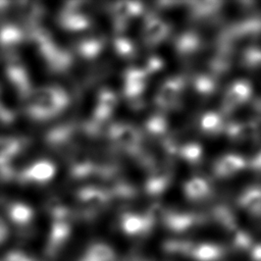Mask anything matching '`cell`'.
Listing matches in <instances>:
<instances>
[{
  "label": "cell",
  "mask_w": 261,
  "mask_h": 261,
  "mask_svg": "<svg viewBox=\"0 0 261 261\" xmlns=\"http://www.w3.org/2000/svg\"><path fill=\"white\" fill-rule=\"evenodd\" d=\"M242 64L249 69L261 68V48H247L242 55Z\"/></svg>",
  "instance_id": "cell-27"
},
{
  "label": "cell",
  "mask_w": 261,
  "mask_h": 261,
  "mask_svg": "<svg viewBox=\"0 0 261 261\" xmlns=\"http://www.w3.org/2000/svg\"><path fill=\"white\" fill-rule=\"evenodd\" d=\"M105 48V40L101 37L93 36L82 39L75 45L76 53L86 60H94L99 57Z\"/></svg>",
  "instance_id": "cell-15"
},
{
  "label": "cell",
  "mask_w": 261,
  "mask_h": 261,
  "mask_svg": "<svg viewBox=\"0 0 261 261\" xmlns=\"http://www.w3.org/2000/svg\"><path fill=\"white\" fill-rule=\"evenodd\" d=\"M114 50L120 57L132 58L136 54L135 44L127 38L122 36H117L114 39Z\"/></svg>",
  "instance_id": "cell-28"
},
{
  "label": "cell",
  "mask_w": 261,
  "mask_h": 261,
  "mask_svg": "<svg viewBox=\"0 0 261 261\" xmlns=\"http://www.w3.org/2000/svg\"><path fill=\"white\" fill-rule=\"evenodd\" d=\"M252 97V87L248 81L239 80L233 82L226 90L222 102L224 112L231 113L241 105L247 103Z\"/></svg>",
  "instance_id": "cell-8"
},
{
  "label": "cell",
  "mask_w": 261,
  "mask_h": 261,
  "mask_svg": "<svg viewBox=\"0 0 261 261\" xmlns=\"http://www.w3.org/2000/svg\"><path fill=\"white\" fill-rule=\"evenodd\" d=\"M84 2H68L60 11L58 24L68 32H84L91 27V18L85 11Z\"/></svg>",
  "instance_id": "cell-4"
},
{
  "label": "cell",
  "mask_w": 261,
  "mask_h": 261,
  "mask_svg": "<svg viewBox=\"0 0 261 261\" xmlns=\"http://www.w3.org/2000/svg\"><path fill=\"white\" fill-rule=\"evenodd\" d=\"M10 214L18 220H24L31 215V208L23 203H12L9 207Z\"/></svg>",
  "instance_id": "cell-30"
},
{
  "label": "cell",
  "mask_w": 261,
  "mask_h": 261,
  "mask_svg": "<svg viewBox=\"0 0 261 261\" xmlns=\"http://www.w3.org/2000/svg\"><path fill=\"white\" fill-rule=\"evenodd\" d=\"M252 112L255 115L254 119L252 120L259 122L261 120V98H257L256 100H254L252 104Z\"/></svg>",
  "instance_id": "cell-34"
},
{
  "label": "cell",
  "mask_w": 261,
  "mask_h": 261,
  "mask_svg": "<svg viewBox=\"0 0 261 261\" xmlns=\"http://www.w3.org/2000/svg\"><path fill=\"white\" fill-rule=\"evenodd\" d=\"M5 74L21 99L28 100L32 96L34 90L29 73L17 54L5 56Z\"/></svg>",
  "instance_id": "cell-3"
},
{
  "label": "cell",
  "mask_w": 261,
  "mask_h": 261,
  "mask_svg": "<svg viewBox=\"0 0 261 261\" xmlns=\"http://www.w3.org/2000/svg\"><path fill=\"white\" fill-rule=\"evenodd\" d=\"M247 165L246 160L239 154H225L221 156L213 165V172L219 178L234 175L243 170Z\"/></svg>",
  "instance_id": "cell-12"
},
{
  "label": "cell",
  "mask_w": 261,
  "mask_h": 261,
  "mask_svg": "<svg viewBox=\"0 0 261 261\" xmlns=\"http://www.w3.org/2000/svg\"><path fill=\"white\" fill-rule=\"evenodd\" d=\"M201 48V39L195 32H184L175 42L174 49L181 58H190L195 55Z\"/></svg>",
  "instance_id": "cell-13"
},
{
  "label": "cell",
  "mask_w": 261,
  "mask_h": 261,
  "mask_svg": "<svg viewBox=\"0 0 261 261\" xmlns=\"http://www.w3.org/2000/svg\"><path fill=\"white\" fill-rule=\"evenodd\" d=\"M185 86L186 82L182 76L167 79L160 86L155 96V105L163 110L175 108L179 103Z\"/></svg>",
  "instance_id": "cell-6"
},
{
  "label": "cell",
  "mask_w": 261,
  "mask_h": 261,
  "mask_svg": "<svg viewBox=\"0 0 261 261\" xmlns=\"http://www.w3.org/2000/svg\"><path fill=\"white\" fill-rule=\"evenodd\" d=\"M114 21H128L130 18L138 16L144 10L143 5L139 2H117L112 5Z\"/></svg>",
  "instance_id": "cell-19"
},
{
  "label": "cell",
  "mask_w": 261,
  "mask_h": 261,
  "mask_svg": "<svg viewBox=\"0 0 261 261\" xmlns=\"http://www.w3.org/2000/svg\"><path fill=\"white\" fill-rule=\"evenodd\" d=\"M167 128V120L160 113L150 116L145 122V130L153 138L165 137Z\"/></svg>",
  "instance_id": "cell-24"
},
{
  "label": "cell",
  "mask_w": 261,
  "mask_h": 261,
  "mask_svg": "<svg viewBox=\"0 0 261 261\" xmlns=\"http://www.w3.org/2000/svg\"><path fill=\"white\" fill-rule=\"evenodd\" d=\"M178 155L186 163L191 165H197L202 161L203 149L201 145L197 143H189L179 148Z\"/></svg>",
  "instance_id": "cell-26"
},
{
  "label": "cell",
  "mask_w": 261,
  "mask_h": 261,
  "mask_svg": "<svg viewBox=\"0 0 261 261\" xmlns=\"http://www.w3.org/2000/svg\"><path fill=\"white\" fill-rule=\"evenodd\" d=\"M240 203L251 211H261V187L252 186L240 195Z\"/></svg>",
  "instance_id": "cell-23"
},
{
  "label": "cell",
  "mask_w": 261,
  "mask_h": 261,
  "mask_svg": "<svg viewBox=\"0 0 261 261\" xmlns=\"http://www.w3.org/2000/svg\"><path fill=\"white\" fill-rule=\"evenodd\" d=\"M209 182L200 176H194L188 179L184 185V193L191 200H201L210 195Z\"/></svg>",
  "instance_id": "cell-17"
},
{
  "label": "cell",
  "mask_w": 261,
  "mask_h": 261,
  "mask_svg": "<svg viewBox=\"0 0 261 261\" xmlns=\"http://www.w3.org/2000/svg\"><path fill=\"white\" fill-rule=\"evenodd\" d=\"M55 173V164L48 159H41L22 168L16 173L15 178L23 185L42 186L49 182L54 177Z\"/></svg>",
  "instance_id": "cell-5"
},
{
  "label": "cell",
  "mask_w": 261,
  "mask_h": 261,
  "mask_svg": "<svg viewBox=\"0 0 261 261\" xmlns=\"http://www.w3.org/2000/svg\"><path fill=\"white\" fill-rule=\"evenodd\" d=\"M220 3L216 1H204L192 3L190 10V15L194 19H205L215 15L220 9Z\"/></svg>",
  "instance_id": "cell-22"
},
{
  "label": "cell",
  "mask_w": 261,
  "mask_h": 261,
  "mask_svg": "<svg viewBox=\"0 0 261 261\" xmlns=\"http://www.w3.org/2000/svg\"><path fill=\"white\" fill-rule=\"evenodd\" d=\"M27 40V33L15 23H4L0 27V48L5 56L17 54V49Z\"/></svg>",
  "instance_id": "cell-9"
},
{
  "label": "cell",
  "mask_w": 261,
  "mask_h": 261,
  "mask_svg": "<svg viewBox=\"0 0 261 261\" xmlns=\"http://www.w3.org/2000/svg\"><path fill=\"white\" fill-rule=\"evenodd\" d=\"M194 89L202 97L211 96L217 88V83L215 79L210 73L198 74L194 80Z\"/></svg>",
  "instance_id": "cell-25"
},
{
  "label": "cell",
  "mask_w": 261,
  "mask_h": 261,
  "mask_svg": "<svg viewBox=\"0 0 261 261\" xmlns=\"http://www.w3.org/2000/svg\"><path fill=\"white\" fill-rule=\"evenodd\" d=\"M170 33L169 24L156 15H148L144 29L143 41L148 47H155L167 39Z\"/></svg>",
  "instance_id": "cell-10"
},
{
  "label": "cell",
  "mask_w": 261,
  "mask_h": 261,
  "mask_svg": "<svg viewBox=\"0 0 261 261\" xmlns=\"http://www.w3.org/2000/svg\"><path fill=\"white\" fill-rule=\"evenodd\" d=\"M163 65H164L163 60L160 57L151 56L147 59L143 68L145 69L147 74H151V73H155V72H158L159 70H161L163 68Z\"/></svg>",
  "instance_id": "cell-32"
},
{
  "label": "cell",
  "mask_w": 261,
  "mask_h": 261,
  "mask_svg": "<svg viewBox=\"0 0 261 261\" xmlns=\"http://www.w3.org/2000/svg\"><path fill=\"white\" fill-rule=\"evenodd\" d=\"M250 167L253 171L261 173V151L255 154L252 159L250 160Z\"/></svg>",
  "instance_id": "cell-33"
},
{
  "label": "cell",
  "mask_w": 261,
  "mask_h": 261,
  "mask_svg": "<svg viewBox=\"0 0 261 261\" xmlns=\"http://www.w3.org/2000/svg\"><path fill=\"white\" fill-rule=\"evenodd\" d=\"M116 104H117V96L114 92H112L111 90H108V89H104V90L100 91V93L98 95V104L97 105L113 111Z\"/></svg>",
  "instance_id": "cell-29"
},
{
  "label": "cell",
  "mask_w": 261,
  "mask_h": 261,
  "mask_svg": "<svg viewBox=\"0 0 261 261\" xmlns=\"http://www.w3.org/2000/svg\"><path fill=\"white\" fill-rule=\"evenodd\" d=\"M99 164L95 163L88 154L74 152L69 159V172L73 179H86L97 175Z\"/></svg>",
  "instance_id": "cell-11"
},
{
  "label": "cell",
  "mask_w": 261,
  "mask_h": 261,
  "mask_svg": "<svg viewBox=\"0 0 261 261\" xmlns=\"http://www.w3.org/2000/svg\"><path fill=\"white\" fill-rule=\"evenodd\" d=\"M28 145L29 141L23 138H0V157L9 162H12L15 157L23 152Z\"/></svg>",
  "instance_id": "cell-16"
},
{
  "label": "cell",
  "mask_w": 261,
  "mask_h": 261,
  "mask_svg": "<svg viewBox=\"0 0 261 261\" xmlns=\"http://www.w3.org/2000/svg\"><path fill=\"white\" fill-rule=\"evenodd\" d=\"M225 122L222 116L214 111H208L204 113L200 120V129L207 136H216L224 132Z\"/></svg>",
  "instance_id": "cell-20"
},
{
  "label": "cell",
  "mask_w": 261,
  "mask_h": 261,
  "mask_svg": "<svg viewBox=\"0 0 261 261\" xmlns=\"http://www.w3.org/2000/svg\"><path fill=\"white\" fill-rule=\"evenodd\" d=\"M76 196L80 202L89 207H101L110 199V195L105 188L94 186H88L80 189Z\"/></svg>",
  "instance_id": "cell-14"
},
{
  "label": "cell",
  "mask_w": 261,
  "mask_h": 261,
  "mask_svg": "<svg viewBox=\"0 0 261 261\" xmlns=\"http://www.w3.org/2000/svg\"><path fill=\"white\" fill-rule=\"evenodd\" d=\"M107 134L110 140L127 154L137 158L143 154V136L134 125L125 122L114 123L108 128Z\"/></svg>",
  "instance_id": "cell-2"
},
{
  "label": "cell",
  "mask_w": 261,
  "mask_h": 261,
  "mask_svg": "<svg viewBox=\"0 0 261 261\" xmlns=\"http://www.w3.org/2000/svg\"><path fill=\"white\" fill-rule=\"evenodd\" d=\"M16 172L14 171L11 162L0 157V181H5L15 177Z\"/></svg>",
  "instance_id": "cell-31"
},
{
  "label": "cell",
  "mask_w": 261,
  "mask_h": 261,
  "mask_svg": "<svg viewBox=\"0 0 261 261\" xmlns=\"http://www.w3.org/2000/svg\"><path fill=\"white\" fill-rule=\"evenodd\" d=\"M169 186V175L166 171L158 168L151 171L150 176L145 182V191L149 196L161 195Z\"/></svg>",
  "instance_id": "cell-18"
},
{
  "label": "cell",
  "mask_w": 261,
  "mask_h": 261,
  "mask_svg": "<svg viewBox=\"0 0 261 261\" xmlns=\"http://www.w3.org/2000/svg\"><path fill=\"white\" fill-rule=\"evenodd\" d=\"M229 32L234 40L258 37L261 35V19L257 17L248 18L236 24Z\"/></svg>",
  "instance_id": "cell-21"
},
{
  "label": "cell",
  "mask_w": 261,
  "mask_h": 261,
  "mask_svg": "<svg viewBox=\"0 0 261 261\" xmlns=\"http://www.w3.org/2000/svg\"><path fill=\"white\" fill-rule=\"evenodd\" d=\"M69 105L67 93L59 86H46L33 92L25 113L35 121H47L61 114Z\"/></svg>",
  "instance_id": "cell-1"
},
{
  "label": "cell",
  "mask_w": 261,
  "mask_h": 261,
  "mask_svg": "<svg viewBox=\"0 0 261 261\" xmlns=\"http://www.w3.org/2000/svg\"><path fill=\"white\" fill-rule=\"evenodd\" d=\"M81 128L74 123L60 124L46 134V143L57 151H69L75 144Z\"/></svg>",
  "instance_id": "cell-7"
}]
</instances>
